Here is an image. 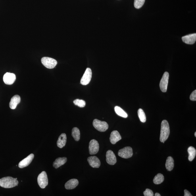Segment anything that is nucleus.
Returning a JSON list of instances; mask_svg holds the SVG:
<instances>
[{"instance_id":"6e6552de","label":"nucleus","mask_w":196,"mask_h":196,"mask_svg":"<svg viewBox=\"0 0 196 196\" xmlns=\"http://www.w3.org/2000/svg\"><path fill=\"white\" fill-rule=\"evenodd\" d=\"M92 77V72L90 68H87L81 80V84L83 85H87L90 82Z\"/></svg>"},{"instance_id":"5701e85b","label":"nucleus","mask_w":196,"mask_h":196,"mask_svg":"<svg viewBox=\"0 0 196 196\" xmlns=\"http://www.w3.org/2000/svg\"><path fill=\"white\" fill-rule=\"evenodd\" d=\"M72 135L76 141H78L80 140V133L79 129L76 127L73 128L72 130Z\"/></svg>"},{"instance_id":"aec40b11","label":"nucleus","mask_w":196,"mask_h":196,"mask_svg":"<svg viewBox=\"0 0 196 196\" xmlns=\"http://www.w3.org/2000/svg\"><path fill=\"white\" fill-rule=\"evenodd\" d=\"M174 160L172 157H168L167 159L165 164L166 168L168 171H171L174 168Z\"/></svg>"},{"instance_id":"423d86ee","label":"nucleus","mask_w":196,"mask_h":196,"mask_svg":"<svg viewBox=\"0 0 196 196\" xmlns=\"http://www.w3.org/2000/svg\"><path fill=\"white\" fill-rule=\"evenodd\" d=\"M133 155V149L130 147H126L121 149L118 152V155L120 157L128 159L131 158Z\"/></svg>"},{"instance_id":"9b49d317","label":"nucleus","mask_w":196,"mask_h":196,"mask_svg":"<svg viewBox=\"0 0 196 196\" xmlns=\"http://www.w3.org/2000/svg\"><path fill=\"white\" fill-rule=\"evenodd\" d=\"M106 161L110 165H113L116 164L117 159L115 154L113 152L109 150L106 153Z\"/></svg>"},{"instance_id":"dca6fc26","label":"nucleus","mask_w":196,"mask_h":196,"mask_svg":"<svg viewBox=\"0 0 196 196\" xmlns=\"http://www.w3.org/2000/svg\"><path fill=\"white\" fill-rule=\"evenodd\" d=\"M21 100L20 96L15 95L11 98L10 103V107L12 109H15Z\"/></svg>"},{"instance_id":"a211bd4d","label":"nucleus","mask_w":196,"mask_h":196,"mask_svg":"<svg viewBox=\"0 0 196 196\" xmlns=\"http://www.w3.org/2000/svg\"><path fill=\"white\" fill-rule=\"evenodd\" d=\"M66 136L65 133H62L58 138L57 142L58 147L62 148L66 145Z\"/></svg>"},{"instance_id":"b1692460","label":"nucleus","mask_w":196,"mask_h":196,"mask_svg":"<svg viewBox=\"0 0 196 196\" xmlns=\"http://www.w3.org/2000/svg\"><path fill=\"white\" fill-rule=\"evenodd\" d=\"M164 177L163 174L159 173L154 177L153 179V182L156 185L160 184L164 182Z\"/></svg>"},{"instance_id":"2eb2a0df","label":"nucleus","mask_w":196,"mask_h":196,"mask_svg":"<svg viewBox=\"0 0 196 196\" xmlns=\"http://www.w3.org/2000/svg\"><path fill=\"white\" fill-rule=\"evenodd\" d=\"M122 137H121L117 131L114 130L110 134V141L112 144H115L118 141L121 139Z\"/></svg>"},{"instance_id":"c85d7f7f","label":"nucleus","mask_w":196,"mask_h":196,"mask_svg":"<svg viewBox=\"0 0 196 196\" xmlns=\"http://www.w3.org/2000/svg\"><path fill=\"white\" fill-rule=\"evenodd\" d=\"M190 99L191 100L195 101L196 100V90H195L191 93L190 96Z\"/></svg>"},{"instance_id":"7c9ffc66","label":"nucleus","mask_w":196,"mask_h":196,"mask_svg":"<svg viewBox=\"0 0 196 196\" xmlns=\"http://www.w3.org/2000/svg\"><path fill=\"white\" fill-rule=\"evenodd\" d=\"M155 196H160L161 195H160V194L159 193H157L155 194Z\"/></svg>"},{"instance_id":"6ab92c4d","label":"nucleus","mask_w":196,"mask_h":196,"mask_svg":"<svg viewBox=\"0 0 196 196\" xmlns=\"http://www.w3.org/2000/svg\"><path fill=\"white\" fill-rule=\"evenodd\" d=\"M67 158L66 157H60L57 158L53 163V166L56 168L63 165L67 161Z\"/></svg>"},{"instance_id":"f3484780","label":"nucleus","mask_w":196,"mask_h":196,"mask_svg":"<svg viewBox=\"0 0 196 196\" xmlns=\"http://www.w3.org/2000/svg\"><path fill=\"white\" fill-rule=\"evenodd\" d=\"M78 181L77 179H73L66 182L65 185V187L66 189L72 190L78 186Z\"/></svg>"},{"instance_id":"f257e3e1","label":"nucleus","mask_w":196,"mask_h":196,"mask_svg":"<svg viewBox=\"0 0 196 196\" xmlns=\"http://www.w3.org/2000/svg\"><path fill=\"white\" fill-rule=\"evenodd\" d=\"M19 183L17 178H14L12 177H4L0 179V186L5 188H11L18 185Z\"/></svg>"},{"instance_id":"4468645a","label":"nucleus","mask_w":196,"mask_h":196,"mask_svg":"<svg viewBox=\"0 0 196 196\" xmlns=\"http://www.w3.org/2000/svg\"><path fill=\"white\" fill-rule=\"evenodd\" d=\"M183 42L188 45H193L196 40V34H191L182 37Z\"/></svg>"},{"instance_id":"4be33fe9","label":"nucleus","mask_w":196,"mask_h":196,"mask_svg":"<svg viewBox=\"0 0 196 196\" xmlns=\"http://www.w3.org/2000/svg\"><path fill=\"white\" fill-rule=\"evenodd\" d=\"M114 110L118 115L125 118L128 117V114L126 113L118 106H116L114 108Z\"/></svg>"},{"instance_id":"412c9836","label":"nucleus","mask_w":196,"mask_h":196,"mask_svg":"<svg viewBox=\"0 0 196 196\" xmlns=\"http://www.w3.org/2000/svg\"><path fill=\"white\" fill-rule=\"evenodd\" d=\"M188 152L189 156L188 159L189 161H193L196 155V151L194 147H190L188 149Z\"/></svg>"},{"instance_id":"f03ea898","label":"nucleus","mask_w":196,"mask_h":196,"mask_svg":"<svg viewBox=\"0 0 196 196\" xmlns=\"http://www.w3.org/2000/svg\"><path fill=\"white\" fill-rule=\"evenodd\" d=\"M170 133V127L168 121L166 120L162 121L160 129V141L164 143L168 139Z\"/></svg>"},{"instance_id":"9d476101","label":"nucleus","mask_w":196,"mask_h":196,"mask_svg":"<svg viewBox=\"0 0 196 196\" xmlns=\"http://www.w3.org/2000/svg\"><path fill=\"white\" fill-rule=\"evenodd\" d=\"M16 77L15 74L13 73H6L3 76V80L5 84L7 85H12L15 81Z\"/></svg>"},{"instance_id":"bb28decb","label":"nucleus","mask_w":196,"mask_h":196,"mask_svg":"<svg viewBox=\"0 0 196 196\" xmlns=\"http://www.w3.org/2000/svg\"><path fill=\"white\" fill-rule=\"evenodd\" d=\"M145 0H134V7L137 9H140L144 5Z\"/></svg>"},{"instance_id":"c756f323","label":"nucleus","mask_w":196,"mask_h":196,"mask_svg":"<svg viewBox=\"0 0 196 196\" xmlns=\"http://www.w3.org/2000/svg\"><path fill=\"white\" fill-rule=\"evenodd\" d=\"M185 196H192L190 193L187 190H184Z\"/></svg>"},{"instance_id":"393cba45","label":"nucleus","mask_w":196,"mask_h":196,"mask_svg":"<svg viewBox=\"0 0 196 196\" xmlns=\"http://www.w3.org/2000/svg\"><path fill=\"white\" fill-rule=\"evenodd\" d=\"M138 114L141 121L144 123L146 121V117L144 112L141 109H139L138 111Z\"/></svg>"},{"instance_id":"cd10ccee","label":"nucleus","mask_w":196,"mask_h":196,"mask_svg":"<svg viewBox=\"0 0 196 196\" xmlns=\"http://www.w3.org/2000/svg\"><path fill=\"white\" fill-rule=\"evenodd\" d=\"M143 194L145 196H154L153 191L151 190L148 189H146V190L144 191Z\"/></svg>"},{"instance_id":"2f4dec72","label":"nucleus","mask_w":196,"mask_h":196,"mask_svg":"<svg viewBox=\"0 0 196 196\" xmlns=\"http://www.w3.org/2000/svg\"><path fill=\"white\" fill-rule=\"evenodd\" d=\"M194 135H195V137H196V132L195 133Z\"/></svg>"},{"instance_id":"f8f14e48","label":"nucleus","mask_w":196,"mask_h":196,"mask_svg":"<svg viewBox=\"0 0 196 196\" xmlns=\"http://www.w3.org/2000/svg\"><path fill=\"white\" fill-rule=\"evenodd\" d=\"M34 154H31L24 159L20 161L19 164V167L23 168L28 166L32 162L34 159Z\"/></svg>"},{"instance_id":"0eeeda50","label":"nucleus","mask_w":196,"mask_h":196,"mask_svg":"<svg viewBox=\"0 0 196 196\" xmlns=\"http://www.w3.org/2000/svg\"><path fill=\"white\" fill-rule=\"evenodd\" d=\"M169 74L167 72L164 73L160 80V86L161 91L163 92H166L167 90L169 79Z\"/></svg>"},{"instance_id":"7ed1b4c3","label":"nucleus","mask_w":196,"mask_h":196,"mask_svg":"<svg viewBox=\"0 0 196 196\" xmlns=\"http://www.w3.org/2000/svg\"><path fill=\"white\" fill-rule=\"evenodd\" d=\"M93 125L94 128L100 132H105L109 128V126L107 122L95 119L93 121Z\"/></svg>"},{"instance_id":"20e7f679","label":"nucleus","mask_w":196,"mask_h":196,"mask_svg":"<svg viewBox=\"0 0 196 196\" xmlns=\"http://www.w3.org/2000/svg\"><path fill=\"white\" fill-rule=\"evenodd\" d=\"M37 182L39 186L41 189H45L49 183L47 175L45 171L39 174L37 177Z\"/></svg>"},{"instance_id":"a878e982","label":"nucleus","mask_w":196,"mask_h":196,"mask_svg":"<svg viewBox=\"0 0 196 196\" xmlns=\"http://www.w3.org/2000/svg\"><path fill=\"white\" fill-rule=\"evenodd\" d=\"M74 103L75 105L78 106L80 108H83L85 107L86 105L85 102L82 100L77 99L74 101Z\"/></svg>"},{"instance_id":"1a4fd4ad","label":"nucleus","mask_w":196,"mask_h":196,"mask_svg":"<svg viewBox=\"0 0 196 196\" xmlns=\"http://www.w3.org/2000/svg\"><path fill=\"white\" fill-rule=\"evenodd\" d=\"M89 153L91 155L96 154L99 149V145L98 141L95 139H92L89 143Z\"/></svg>"},{"instance_id":"ddd939ff","label":"nucleus","mask_w":196,"mask_h":196,"mask_svg":"<svg viewBox=\"0 0 196 196\" xmlns=\"http://www.w3.org/2000/svg\"><path fill=\"white\" fill-rule=\"evenodd\" d=\"M87 161H88L89 165L92 167L95 168H98L100 166L101 163L99 158L96 156H91L87 158Z\"/></svg>"},{"instance_id":"39448f33","label":"nucleus","mask_w":196,"mask_h":196,"mask_svg":"<svg viewBox=\"0 0 196 196\" xmlns=\"http://www.w3.org/2000/svg\"><path fill=\"white\" fill-rule=\"evenodd\" d=\"M41 62L45 67L49 69H53L55 68L58 63L56 60L49 57L43 58L41 59Z\"/></svg>"}]
</instances>
